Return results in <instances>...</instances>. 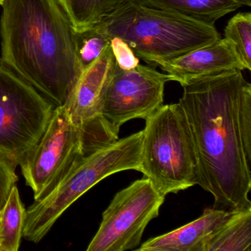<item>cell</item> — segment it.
<instances>
[{
	"instance_id": "1",
	"label": "cell",
	"mask_w": 251,
	"mask_h": 251,
	"mask_svg": "<svg viewBox=\"0 0 251 251\" xmlns=\"http://www.w3.org/2000/svg\"><path fill=\"white\" fill-rule=\"evenodd\" d=\"M179 100L192 132L198 184L213 208H251V85L242 71L225 72L183 86Z\"/></svg>"
},
{
	"instance_id": "2",
	"label": "cell",
	"mask_w": 251,
	"mask_h": 251,
	"mask_svg": "<svg viewBox=\"0 0 251 251\" xmlns=\"http://www.w3.org/2000/svg\"><path fill=\"white\" fill-rule=\"evenodd\" d=\"M1 58L55 107L64 105L83 73L77 32L58 0H5Z\"/></svg>"
},
{
	"instance_id": "3",
	"label": "cell",
	"mask_w": 251,
	"mask_h": 251,
	"mask_svg": "<svg viewBox=\"0 0 251 251\" xmlns=\"http://www.w3.org/2000/svg\"><path fill=\"white\" fill-rule=\"evenodd\" d=\"M95 27L110 39H123L138 58L153 65L221 39L214 25L148 8L133 0Z\"/></svg>"
},
{
	"instance_id": "4",
	"label": "cell",
	"mask_w": 251,
	"mask_h": 251,
	"mask_svg": "<svg viewBox=\"0 0 251 251\" xmlns=\"http://www.w3.org/2000/svg\"><path fill=\"white\" fill-rule=\"evenodd\" d=\"M142 139V130L105 148L80 154L55 189L26 210L23 236L38 243L63 213L97 183L119 172H140Z\"/></svg>"
},
{
	"instance_id": "5",
	"label": "cell",
	"mask_w": 251,
	"mask_h": 251,
	"mask_svg": "<svg viewBox=\"0 0 251 251\" xmlns=\"http://www.w3.org/2000/svg\"><path fill=\"white\" fill-rule=\"evenodd\" d=\"M145 120L141 173L165 197L198 184V159L183 107L163 105Z\"/></svg>"
},
{
	"instance_id": "6",
	"label": "cell",
	"mask_w": 251,
	"mask_h": 251,
	"mask_svg": "<svg viewBox=\"0 0 251 251\" xmlns=\"http://www.w3.org/2000/svg\"><path fill=\"white\" fill-rule=\"evenodd\" d=\"M55 105L0 60V156L14 168L43 136Z\"/></svg>"
},
{
	"instance_id": "7",
	"label": "cell",
	"mask_w": 251,
	"mask_h": 251,
	"mask_svg": "<svg viewBox=\"0 0 251 251\" xmlns=\"http://www.w3.org/2000/svg\"><path fill=\"white\" fill-rule=\"evenodd\" d=\"M164 200L165 196L145 177L119 192L102 214L99 230L87 251H125L137 248L147 226L159 214Z\"/></svg>"
},
{
	"instance_id": "8",
	"label": "cell",
	"mask_w": 251,
	"mask_h": 251,
	"mask_svg": "<svg viewBox=\"0 0 251 251\" xmlns=\"http://www.w3.org/2000/svg\"><path fill=\"white\" fill-rule=\"evenodd\" d=\"M81 153V130L73 123L65 105L55 107L43 136L20 164L26 184L34 194V202L55 189Z\"/></svg>"
},
{
	"instance_id": "9",
	"label": "cell",
	"mask_w": 251,
	"mask_h": 251,
	"mask_svg": "<svg viewBox=\"0 0 251 251\" xmlns=\"http://www.w3.org/2000/svg\"><path fill=\"white\" fill-rule=\"evenodd\" d=\"M170 80L171 76L151 67L125 70L117 64L101 97L102 119L117 135L127 122L146 120L164 105V86Z\"/></svg>"
},
{
	"instance_id": "10",
	"label": "cell",
	"mask_w": 251,
	"mask_h": 251,
	"mask_svg": "<svg viewBox=\"0 0 251 251\" xmlns=\"http://www.w3.org/2000/svg\"><path fill=\"white\" fill-rule=\"evenodd\" d=\"M117 63L110 45L95 62L83 70L64 105L83 136V151L93 152L119 139L100 112L101 97Z\"/></svg>"
},
{
	"instance_id": "11",
	"label": "cell",
	"mask_w": 251,
	"mask_h": 251,
	"mask_svg": "<svg viewBox=\"0 0 251 251\" xmlns=\"http://www.w3.org/2000/svg\"><path fill=\"white\" fill-rule=\"evenodd\" d=\"M156 65L182 86L225 72L246 70L234 44L226 38Z\"/></svg>"
},
{
	"instance_id": "12",
	"label": "cell",
	"mask_w": 251,
	"mask_h": 251,
	"mask_svg": "<svg viewBox=\"0 0 251 251\" xmlns=\"http://www.w3.org/2000/svg\"><path fill=\"white\" fill-rule=\"evenodd\" d=\"M231 211L206 208L202 215L173 231L148 239L137 251H203L208 238L228 218Z\"/></svg>"
},
{
	"instance_id": "13",
	"label": "cell",
	"mask_w": 251,
	"mask_h": 251,
	"mask_svg": "<svg viewBox=\"0 0 251 251\" xmlns=\"http://www.w3.org/2000/svg\"><path fill=\"white\" fill-rule=\"evenodd\" d=\"M148 8L169 11L186 18L214 25L221 17L243 5L251 6L247 0H133Z\"/></svg>"
},
{
	"instance_id": "14",
	"label": "cell",
	"mask_w": 251,
	"mask_h": 251,
	"mask_svg": "<svg viewBox=\"0 0 251 251\" xmlns=\"http://www.w3.org/2000/svg\"><path fill=\"white\" fill-rule=\"evenodd\" d=\"M203 251H251V208L231 211L208 238Z\"/></svg>"
},
{
	"instance_id": "15",
	"label": "cell",
	"mask_w": 251,
	"mask_h": 251,
	"mask_svg": "<svg viewBox=\"0 0 251 251\" xmlns=\"http://www.w3.org/2000/svg\"><path fill=\"white\" fill-rule=\"evenodd\" d=\"M76 32L95 27L130 0H58Z\"/></svg>"
},
{
	"instance_id": "16",
	"label": "cell",
	"mask_w": 251,
	"mask_h": 251,
	"mask_svg": "<svg viewBox=\"0 0 251 251\" xmlns=\"http://www.w3.org/2000/svg\"><path fill=\"white\" fill-rule=\"evenodd\" d=\"M26 210L17 186L10 192L0 217V251H17L23 236Z\"/></svg>"
},
{
	"instance_id": "17",
	"label": "cell",
	"mask_w": 251,
	"mask_h": 251,
	"mask_svg": "<svg viewBox=\"0 0 251 251\" xmlns=\"http://www.w3.org/2000/svg\"><path fill=\"white\" fill-rule=\"evenodd\" d=\"M225 38L231 41L246 67L251 70V14L239 13L232 17L225 29Z\"/></svg>"
},
{
	"instance_id": "18",
	"label": "cell",
	"mask_w": 251,
	"mask_h": 251,
	"mask_svg": "<svg viewBox=\"0 0 251 251\" xmlns=\"http://www.w3.org/2000/svg\"><path fill=\"white\" fill-rule=\"evenodd\" d=\"M77 55L82 70H86L96 61L102 51L110 45V39L96 27L77 32Z\"/></svg>"
},
{
	"instance_id": "19",
	"label": "cell",
	"mask_w": 251,
	"mask_h": 251,
	"mask_svg": "<svg viewBox=\"0 0 251 251\" xmlns=\"http://www.w3.org/2000/svg\"><path fill=\"white\" fill-rule=\"evenodd\" d=\"M110 47L117 66L122 70H132L139 65L140 60L123 39L118 37L111 38Z\"/></svg>"
},
{
	"instance_id": "20",
	"label": "cell",
	"mask_w": 251,
	"mask_h": 251,
	"mask_svg": "<svg viewBox=\"0 0 251 251\" xmlns=\"http://www.w3.org/2000/svg\"><path fill=\"white\" fill-rule=\"evenodd\" d=\"M15 170L9 162L0 156V211L6 203L11 189L18 181Z\"/></svg>"
},
{
	"instance_id": "21",
	"label": "cell",
	"mask_w": 251,
	"mask_h": 251,
	"mask_svg": "<svg viewBox=\"0 0 251 251\" xmlns=\"http://www.w3.org/2000/svg\"><path fill=\"white\" fill-rule=\"evenodd\" d=\"M4 2V0H0V5H2V2Z\"/></svg>"
},
{
	"instance_id": "22",
	"label": "cell",
	"mask_w": 251,
	"mask_h": 251,
	"mask_svg": "<svg viewBox=\"0 0 251 251\" xmlns=\"http://www.w3.org/2000/svg\"><path fill=\"white\" fill-rule=\"evenodd\" d=\"M247 2H248V3L251 4V0H247Z\"/></svg>"
},
{
	"instance_id": "23",
	"label": "cell",
	"mask_w": 251,
	"mask_h": 251,
	"mask_svg": "<svg viewBox=\"0 0 251 251\" xmlns=\"http://www.w3.org/2000/svg\"><path fill=\"white\" fill-rule=\"evenodd\" d=\"M1 211H0V217H1Z\"/></svg>"
},
{
	"instance_id": "24",
	"label": "cell",
	"mask_w": 251,
	"mask_h": 251,
	"mask_svg": "<svg viewBox=\"0 0 251 251\" xmlns=\"http://www.w3.org/2000/svg\"><path fill=\"white\" fill-rule=\"evenodd\" d=\"M4 1H5V0H4Z\"/></svg>"
}]
</instances>
